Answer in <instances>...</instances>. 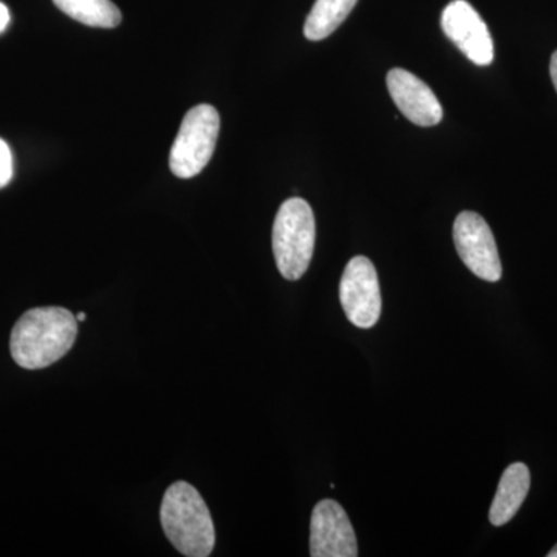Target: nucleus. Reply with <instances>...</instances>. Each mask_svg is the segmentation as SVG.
Returning <instances> with one entry per match:
<instances>
[{"mask_svg":"<svg viewBox=\"0 0 557 557\" xmlns=\"http://www.w3.org/2000/svg\"><path fill=\"white\" fill-rule=\"evenodd\" d=\"M78 319L62 307H38L22 314L11 332V357L22 369H46L75 346Z\"/></svg>","mask_w":557,"mask_h":557,"instance_id":"f257e3e1","label":"nucleus"},{"mask_svg":"<svg viewBox=\"0 0 557 557\" xmlns=\"http://www.w3.org/2000/svg\"><path fill=\"white\" fill-rule=\"evenodd\" d=\"M160 519L168 541L183 556H211L215 545L214 522L196 487L183 480L172 483L161 502Z\"/></svg>","mask_w":557,"mask_h":557,"instance_id":"f03ea898","label":"nucleus"},{"mask_svg":"<svg viewBox=\"0 0 557 557\" xmlns=\"http://www.w3.org/2000/svg\"><path fill=\"white\" fill-rule=\"evenodd\" d=\"M317 240L313 209L293 197L281 205L273 226V251L278 273L298 281L309 270Z\"/></svg>","mask_w":557,"mask_h":557,"instance_id":"7ed1b4c3","label":"nucleus"},{"mask_svg":"<svg viewBox=\"0 0 557 557\" xmlns=\"http://www.w3.org/2000/svg\"><path fill=\"white\" fill-rule=\"evenodd\" d=\"M220 132L218 110L209 104L196 106L186 113L171 148L170 168L178 178L199 175L212 159Z\"/></svg>","mask_w":557,"mask_h":557,"instance_id":"20e7f679","label":"nucleus"},{"mask_svg":"<svg viewBox=\"0 0 557 557\" xmlns=\"http://www.w3.org/2000/svg\"><path fill=\"white\" fill-rule=\"evenodd\" d=\"M339 299L344 313L359 329H372L381 317L379 273L364 256L347 263L339 284Z\"/></svg>","mask_w":557,"mask_h":557,"instance_id":"39448f33","label":"nucleus"},{"mask_svg":"<svg viewBox=\"0 0 557 557\" xmlns=\"http://www.w3.org/2000/svg\"><path fill=\"white\" fill-rule=\"evenodd\" d=\"M454 244L458 256L475 276L486 282L502 277V262L496 239L486 220L478 212L465 211L454 223Z\"/></svg>","mask_w":557,"mask_h":557,"instance_id":"423d86ee","label":"nucleus"},{"mask_svg":"<svg viewBox=\"0 0 557 557\" xmlns=\"http://www.w3.org/2000/svg\"><path fill=\"white\" fill-rule=\"evenodd\" d=\"M442 28L454 46L475 65H490L494 61L493 36L467 0H453L443 10Z\"/></svg>","mask_w":557,"mask_h":557,"instance_id":"0eeeda50","label":"nucleus"},{"mask_svg":"<svg viewBox=\"0 0 557 557\" xmlns=\"http://www.w3.org/2000/svg\"><path fill=\"white\" fill-rule=\"evenodd\" d=\"M310 556H358L357 534L347 512L332 498L318 502L311 515Z\"/></svg>","mask_w":557,"mask_h":557,"instance_id":"6e6552de","label":"nucleus"},{"mask_svg":"<svg viewBox=\"0 0 557 557\" xmlns=\"http://www.w3.org/2000/svg\"><path fill=\"white\" fill-rule=\"evenodd\" d=\"M387 89L403 115L417 126H437L443 120V108L434 90L408 70H391L387 73Z\"/></svg>","mask_w":557,"mask_h":557,"instance_id":"1a4fd4ad","label":"nucleus"},{"mask_svg":"<svg viewBox=\"0 0 557 557\" xmlns=\"http://www.w3.org/2000/svg\"><path fill=\"white\" fill-rule=\"evenodd\" d=\"M530 485L531 474L525 463H512L505 469L490 509V520L494 527H504L518 515Z\"/></svg>","mask_w":557,"mask_h":557,"instance_id":"9d476101","label":"nucleus"},{"mask_svg":"<svg viewBox=\"0 0 557 557\" xmlns=\"http://www.w3.org/2000/svg\"><path fill=\"white\" fill-rule=\"evenodd\" d=\"M357 3L358 0H317L304 25V35L310 40L329 38L338 30Z\"/></svg>","mask_w":557,"mask_h":557,"instance_id":"9b49d317","label":"nucleus"},{"mask_svg":"<svg viewBox=\"0 0 557 557\" xmlns=\"http://www.w3.org/2000/svg\"><path fill=\"white\" fill-rule=\"evenodd\" d=\"M53 3L62 13L89 27L115 28L123 20L112 0H53Z\"/></svg>","mask_w":557,"mask_h":557,"instance_id":"f8f14e48","label":"nucleus"},{"mask_svg":"<svg viewBox=\"0 0 557 557\" xmlns=\"http://www.w3.org/2000/svg\"><path fill=\"white\" fill-rule=\"evenodd\" d=\"M13 178V153L7 141L0 138V189L5 188Z\"/></svg>","mask_w":557,"mask_h":557,"instance_id":"ddd939ff","label":"nucleus"},{"mask_svg":"<svg viewBox=\"0 0 557 557\" xmlns=\"http://www.w3.org/2000/svg\"><path fill=\"white\" fill-rule=\"evenodd\" d=\"M10 10L7 9L5 3L0 2V33L7 30V27H9L10 24Z\"/></svg>","mask_w":557,"mask_h":557,"instance_id":"4468645a","label":"nucleus"},{"mask_svg":"<svg viewBox=\"0 0 557 557\" xmlns=\"http://www.w3.org/2000/svg\"><path fill=\"white\" fill-rule=\"evenodd\" d=\"M549 75H552V81L557 91V50L553 53L552 62H549Z\"/></svg>","mask_w":557,"mask_h":557,"instance_id":"2eb2a0df","label":"nucleus"},{"mask_svg":"<svg viewBox=\"0 0 557 557\" xmlns=\"http://www.w3.org/2000/svg\"><path fill=\"white\" fill-rule=\"evenodd\" d=\"M86 318H87L86 313H78V314H76V319H78V322H83L84 319H86Z\"/></svg>","mask_w":557,"mask_h":557,"instance_id":"dca6fc26","label":"nucleus"},{"mask_svg":"<svg viewBox=\"0 0 557 557\" xmlns=\"http://www.w3.org/2000/svg\"><path fill=\"white\" fill-rule=\"evenodd\" d=\"M548 557H557V545L548 553Z\"/></svg>","mask_w":557,"mask_h":557,"instance_id":"f3484780","label":"nucleus"}]
</instances>
